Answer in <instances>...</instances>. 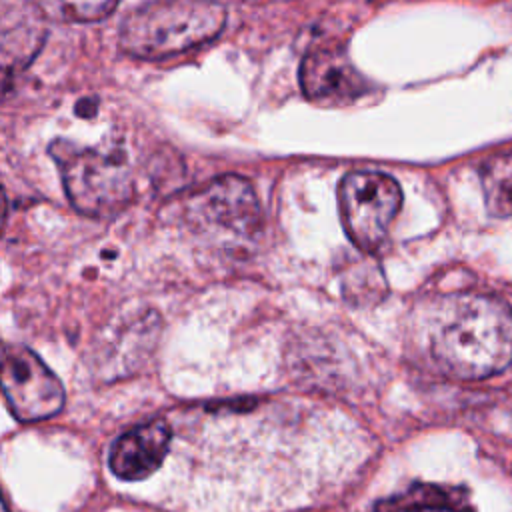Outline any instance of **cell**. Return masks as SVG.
Masks as SVG:
<instances>
[{"label":"cell","instance_id":"obj_4","mask_svg":"<svg viewBox=\"0 0 512 512\" xmlns=\"http://www.w3.org/2000/svg\"><path fill=\"white\" fill-rule=\"evenodd\" d=\"M344 228L350 240L366 252L376 250L400 210L402 190L382 172H350L338 190Z\"/></svg>","mask_w":512,"mask_h":512},{"label":"cell","instance_id":"obj_14","mask_svg":"<svg viewBox=\"0 0 512 512\" xmlns=\"http://www.w3.org/2000/svg\"><path fill=\"white\" fill-rule=\"evenodd\" d=\"M0 512H10L8 506H6V502H4V498H2V494H0Z\"/></svg>","mask_w":512,"mask_h":512},{"label":"cell","instance_id":"obj_13","mask_svg":"<svg viewBox=\"0 0 512 512\" xmlns=\"http://www.w3.org/2000/svg\"><path fill=\"white\" fill-rule=\"evenodd\" d=\"M4 220H6V198H4V194L0 192V228H2Z\"/></svg>","mask_w":512,"mask_h":512},{"label":"cell","instance_id":"obj_6","mask_svg":"<svg viewBox=\"0 0 512 512\" xmlns=\"http://www.w3.org/2000/svg\"><path fill=\"white\" fill-rule=\"evenodd\" d=\"M192 222L250 236L258 226V202L252 186L238 176H222L198 190L188 202Z\"/></svg>","mask_w":512,"mask_h":512},{"label":"cell","instance_id":"obj_1","mask_svg":"<svg viewBox=\"0 0 512 512\" xmlns=\"http://www.w3.org/2000/svg\"><path fill=\"white\" fill-rule=\"evenodd\" d=\"M438 364L462 380H480L512 362V310L492 296L466 292L448 298L432 332Z\"/></svg>","mask_w":512,"mask_h":512},{"label":"cell","instance_id":"obj_8","mask_svg":"<svg viewBox=\"0 0 512 512\" xmlns=\"http://www.w3.org/2000/svg\"><path fill=\"white\" fill-rule=\"evenodd\" d=\"M300 84L308 98L330 104L358 100L370 90L368 80L342 48L310 50L300 66Z\"/></svg>","mask_w":512,"mask_h":512},{"label":"cell","instance_id":"obj_10","mask_svg":"<svg viewBox=\"0 0 512 512\" xmlns=\"http://www.w3.org/2000/svg\"><path fill=\"white\" fill-rule=\"evenodd\" d=\"M372 512H470V508L454 490L438 486H414L386 502L376 504Z\"/></svg>","mask_w":512,"mask_h":512},{"label":"cell","instance_id":"obj_12","mask_svg":"<svg viewBox=\"0 0 512 512\" xmlns=\"http://www.w3.org/2000/svg\"><path fill=\"white\" fill-rule=\"evenodd\" d=\"M44 18H60V20H72V22H92L108 16L116 2H72V4H38Z\"/></svg>","mask_w":512,"mask_h":512},{"label":"cell","instance_id":"obj_3","mask_svg":"<svg viewBox=\"0 0 512 512\" xmlns=\"http://www.w3.org/2000/svg\"><path fill=\"white\" fill-rule=\"evenodd\" d=\"M50 154L60 166L64 190L78 212L106 218L132 202L134 180L124 158L92 148H74L62 140L50 146Z\"/></svg>","mask_w":512,"mask_h":512},{"label":"cell","instance_id":"obj_11","mask_svg":"<svg viewBox=\"0 0 512 512\" xmlns=\"http://www.w3.org/2000/svg\"><path fill=\"white\" fill-rule=\"evenodd\" d=\"M486 208L492 216H512V148L486 158L480 166Z\"/></svg>","mask_w":512,"mask_h":512},{"label":"cell","instance_id":"obj_9","mask_svg":"<svg viewBox=\"0 0 512 512\" xmlns=\"http://www.w3.org/2000/svg\"><path fill=\"white\" fill-rule=\"evenodd\" d=\"M170 446V426L156 418L124 432L112 446L110 470L122 480H144L158 470Z\"/></svg>","mask_w":512,"mask_h":512},{"label":"cell","instance_id":"obj_15","mask_svg":"<svg viewBox=\"0 0 512 512\" xmlns=\"http://www.w3.org/2000/svg\"><path fill=\"white\" fill-rule=\"evenodd\" d=\"M2 354H4V352H2V342H0V358H2Z\"/></svg>","mask_w":512,"mask_h":512},{"label":"cell","instance_id":"obj_7","mask_svg":"<svg viewBox=\"0 0 512 512\" xmlns=\"http://www.w3.org/2000/svg\"><path fill=\"white\" fill-rule=\"evenodd\" d=\"M44 20L38 4L0 2V98L40 52L46 40Z\"/></svg>","mask_w":512,"mask_h":512},{"label":"cell","instance_id":"obj_2","mask_svg":"<svg viewBox=\"0 0 512 512\" xmlns=\"http://www.w3.org/2000/svg\"><path fill=\"white\" fill-rule=\"evenodd\" d=\"M224 20V8L212 2H148L124 18L118 42L130 56L158 60L212 40Z\"/></svg>","mask_w":512,"mask_h":512},{"label":"cell","instance_id":"obj_5","mask_svg":"<svg viewBox=\"0 0 512 512\" xmlns=\"http://www.w3.org/2000/svg\"><path fill=\"white\" fill-rule=\"evenodd\" d=\"M0 390L20 422L52 418L62 410L66 398L56 374L24 346H14L2 354Z\"/></svg>","mask_w":512,"mask_h":512}]
</instances>
